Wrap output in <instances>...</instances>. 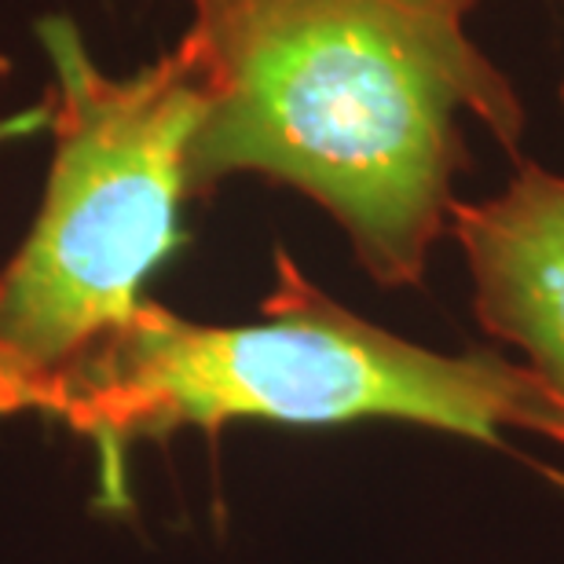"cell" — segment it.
<instances>
[{
    "instance_id": "obj_2",
    "label": "cell",
    "mask_w": 564,
    "mask_h": 564,
    "mask_svg": "<svg viewBox=\"0 0 564 564\" xmlns=\"http://www.w3.org/2000/svg\"><path fill=\"white\" fill-rule=\"evenodd\" d=\"M22 414L59 422L107 458L121 502V458L137 440L235 422H403L506 444L528 433L564 447V400L499 352H436L323 293L286 250L253 323H198L143 301L118 330L30 392Z\"/></svg>"
},
{
    "instance_id": "obj_4",
    "label": "cell",
    "mask_w": 564,
    "mask_h": 564,
    "mask_svg": "<svg viewBox=\"0 0 564 564\" xmlns=\"http://www.w3.org/2000/svg\"><path fill=\"white\" fill-rule=\"evenodd\" d=\"M447 231L466 261L480 326L564 400V176L517 162L499 195L458 202Z\"/></svg>"
},
{
    "instance_id": "obj_3",
    "label": "cell",
    "mask_w": 564,
    "mask_h": 564,
    "mask_svg": "<svg viewBox=\"0 0 564 564\" xmlns=\"http://www.w3.org/2000/svg\"><path fill=\"white\" fill-rule=\"evenodd\" d=\"M52 59V165L30 235L0 268V414L118 330L176 253L187 147L202 115L184 44L107 77L70 19L41 22Z\"/></svg>"
},
{
    "instance_id": "obj_1",
    "label": "cell",
    "mask_w": 564,
    "mask_h": 564,
    "mask_svg": "<svg viewBox=\"0 0 564 564\" xmlns=\"http://www.w3.org/2000/svg\"><path fill=\"white\" fill-rule=\"evenodd\" d=\"M480 0H191L187 191L250 173L341 224L378 286H419L473 118L521 162L524 104L469 37Z\"/></svg>"
},
{
    "instance_id": "obj_5",
    "label": "cell",
    "mask_w": 564,
    "mask_h": 564,
    "mask_svg": "<svg viewBox=\"0 0 564 564\" xmlns=\"http://www.w3.org/2000/svg\"><path fill=\"white\" fill-rule=\"evenodd\" d=\"M561 104H564V77H561Z\"/></svg>"
}]
</instances>
